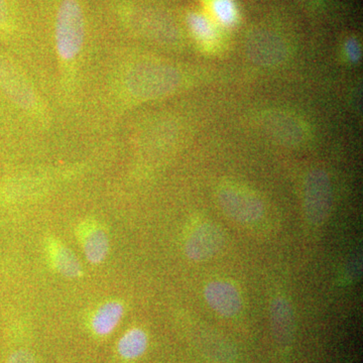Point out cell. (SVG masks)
Instances as JSON below:
<instances>
[{
    "instance_id": "14",
    "label": "cell",
    "mask_w": 363,
    "mask_h": 363,
    "mask_svg": "<svg viewBox=\"0 0 363 363\" xmlns=\"http://www.w3.org/2000/svg\"><path fill=\"white\" fill-rule=\"evenodd\" d=\"M209 16L223 30H231L240 20V9L235 0H204Z\"/></svg>"
},
{
    "instance_id": "5",
    "label": "cell",
    "mask_w": 363,
    "mask_h": 363,
    "mask_svg": "<svg viewBox=\"0 0 363 363\" xmlns=\"http://www.w3.org/2000/svg\"><path fill=\"white\" fill-rule=\"evenodd\" d=\"M85 37L84 16L77 0H64L56 21V45L64 61L78 56Z\"/></svg>"
},
{
    "instance_id": "15",
    "label": "cell",
    "mask_w": 363,
    "mask_h": 363,
    "mask_svg": "<svg viewBox=\"0 0 363 363\" xmlns=\"http://www.w3.org/2000/svg\"><path fill=\"white\" fill-rule=\"evenodd\" d=\"M123 306L109 302L98 309L92 318V329L97 335L106 336L116 329L123 315Z\"/></svg>"
},
{
    "instance_id": "19",
    "label": "cell",
    "mask_w": 363,
    "mask_h": 363,
    "mask_svg": "<svg viewBox=\"0 0 363 363\" xmlns=\"http://www.w3.org/2000/svg\"><path fill=\"white\" fill-rule=\"evenodd\" d=\"M9 13L6 0H0V28H4L9 23Z\"/></svg>"
},
{
    "instance_id": "10",
    "label": "cell",
    "mask_w": 363,
    "mask_h": 363,
    "mask_svg": "<svg viewBox=\"0 0 363 363\" xmlns=\"http://www.w3.org/2000/svg\"><path fill=\"white\" fill-rule=\"evenodd\" d=\"M271 328L274 341L281 348L290 347L295 338L296 320L292 303L284 295H277L269 305Z\"/></svg>"
},
{
    "instance_id": "2",
    "label": "cell",
    "mask_w": 363,
    "mask_h": 363,
    "mask_svg": "<svg viewBox=\"0 0 363 363\" xmlns=\"http://www.w3.org/2000/svg\"><path fill=\"white\" fill-rule=\"evenodd\" d=\"M215 201L222 213L236 224L255 226L267 215L264 197L241 182L222 180L214 189Z\"/></svg>"
},
{
    "instance_id": "9",
    "label": "cell",
    "mask_w": 363,
    "mask_h": 363,
    "mask_svg": "<svg viewBox=\"0 0 363 363\" xmlns=\"http://www.w3.org/2000/svg\"><path fill=\"white\" fill-rule=\"evenodd\" d=\"M204 298L209 307L222 317L236 316L242 309V295L238 286L225 279H212L205 286Z\"/></svg>"
},
{
    "instance_id": "12",
    "label": "cell",
    "mask_w": 363,
    "mask_h": 363,
    "mask_svg": "<svg viewBox=\"0 0 363 363\" xmlns=\"http://www.w3.org/2000/svg\"><path fill=\"white\" fill-rule=\"evenodd\" d=\"M83 248L88 262L98 264L106 259L109 252V240L106 233L99 226L85 225L81 230Z\"/></svg>"
},
{
    "instance_id": "7",
    "label": "cell",
    "mask_w": 363,
    "mask_h": 363,
    "mask_svg": "<svg viewBox=\"0 0 363 363\" xmlns=\"http://www.w3.org/2000/svg\"><path fill=\"white\" fill-rule=\"evenodd\" d=\"M225 245V233L220 226L210 220H202L191 228L186 238L184 250L193 262L213 259Z\"/></svg>"
},
{
    "instance_id": "4",
    "label": "cell",
    "mask_w": 363,
    "mask_h": 363,
    "mask_svg": "<svg viewBox=\"0 0 363 363\" xmlns=\"http://www.w3.org/2000/svg\"><path fill=\"white\" fill-rule=\"evenodd\" d=\"M333 187L326 169L314 166L306 172L302 184L303 214L309 225H323L331 213Z\"/></svg>"
},
{
    "instance_id": "8",
    "label": "cell",
    "mask_w": 363,
    "mask_h": 363,
    "mask_svg": "<svg viewBox=\"0 0 363 363\" xmlns=\"http://www.w3.org/2000/svg\"><path fill=\"white\" fill-rule=\"evenodd\" d=\"M189 32L206 56L218 57L225 54L229 44L223 28L209 16L201 11H190L186 16Z\"/></svg>"
},
{
    "instance_id": "1",
    "label": "cell",
    "mask_w": 363,
    "mask_h": 363,
    "mask_svg": "<svg viewBox=\"0 0 363 363\" xmlns=\"http://www.w3.org/2000/svg\"><path fill=\"white\" fill-rule=\"evenodd\" d=\"M181 69L160 60L136 62L126 72L124 85L131 97L140 101L160 99L174 94L183 87Z\"/></svg>"
},
{
    "instance_id": "3",
    "label": "cell",
    "mask_w": 363,
    "mask_h": 363,
    "mask_svg": "<svg viewBox=\"0 0 363 363\" xmlns=\"http://www.w3.org/2000/svg\"><path fill=\"white\" fill-rule=\"evenodd\" d=\"M257 121L272 140L290 149H303L313 138L311 125L297 112L269 108L260 112Z\"/></svg>"
},
{
    "instance_id": "11",
    "label": "cell",
    "mask_w": 363,
    "mask_h": 363,
    "mask_svg": "<svg viewBox=\"0 0 363 363\" xmlns=\"http://www.w3.org/2000/svg\"><path fill=\"white\" fill-rule=\"evenodd\" d=\"M0 88L7 96L25 109H33L37 104L35 92L18 72L0 60Z\"/></svg>"
},
{
    "instance_id": "13",
    "label": "cell",
    "mask_w": 363,
    "mask_h": 363,
    "mask_svg": "<svg viewBox=\"0 0 363 363\" xmlns=\"http://www.w3.org/2000/svg\"><path fill=\"white\" fill-rule=\"evenodd\" d=\"M48 252L52 266L62 276L76 279L82 274V267L76 255L60 241L50 240Z\"/></svg>"
},
{
    "instance_id": "17",
    "label": "cell",
    "mask_w": 363,
    "mask_h": 363,
    "mask_svg": "<svg viewBox=\"0 0 363 363\" xmlns=\"http://www.w3.org/2000/svg\"><path fill=\"white\" fill-rule=\"evenodd\" d=\"M341 61L346 65H357L362 61V45L355 35H350L343 40L339 54Z\"/></svg>"
},
{
    "instance_id": "18",
    "label": "cell",
    "mask_w": 363,
    "mask_h": 363,
    "mask_svg": "<svg viewBox=\"0 0 363 363\" xmlns=\"http://www.w3.org/2000/svg\"><path fill=\"white\" fill-rule=\"evenodd\" d=\"M7 363H35V359L28 351L18 350L9 357Z\"/></svg>"
},
{
    "instance_id": "6",
    "label": "cell",
    "mask_w": 363,
    "mask_h": 363,
    "mask_svg": "<svg viewBox=\"0 0 363 363\" xmlns=\"http://www.w3.org/2000/svg\"><path fill=\"white\" fill-rule=\"evenodd\" d=\"M245 48L247 59L262 68H279L293 56L290 43L266 28L253 30L245 39Z\"/></svg>"
},
{
    "instance_id": "16",
    "label": "cell",
    "mask_w": 363,
    "mask_h": 363,
    "mask_svg": "<svg viewBox=\"0 0 363 363\" xmlns=\"http://www.w3.org/2000/svg\"><path fill=\"white\" fill-rule=\"evenodd\" d=\"M149 344L147 333L140 328L130 329L119 340L117 350L124 359L133 360L142 357Z\"/></svg>"
}]
</instances>
